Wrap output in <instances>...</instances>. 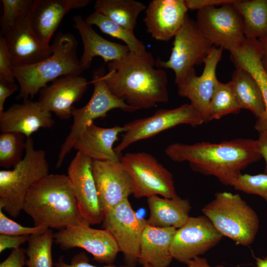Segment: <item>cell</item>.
I'll return each mask as SVG.
<instances>
[{
  "label": "cell",
  "mask_w": 267,
  "mask_h": 267,
  "mask_svg": "<svg viewBox=\"0 0 267 267\" xmlns=\"http://www.w3.org/2000/svg\"><path fill=\"white\" fill-rule=\"evenodd\" d=\"M92 171L104 217L133 193L131 178L120 161L93 160Z\"/></svg>",
  "instance_id": "cell-17"
},
{
  "label": "cell",
  "mask_w": 267,
  "mask_h": 267,
  "mask_svg": "<svg viewBox=\"0 0 267 267\" xmlns=\"http://www.w3.org/2000/svg\"><path fill=\"white\" fill-rule=\"evenodd\" d=\"M188 10L185 0H152L145 9L144 22L152 38L167 42L182 26Z\"/></svg>",
  "instance_id": "cell-20"
},
{
  "label": "cell",
  "mask_w": 267,
  "mask_h": 267,
  "mask_svg": "<svg viewBox=\"0 0 267 267\" xmlns=\"http://www.w3.org/2000/svg\"><path fill=\"white\" fill-rule=\"evenodd\" d=\"M103 227L115 238L128 266L139 260L140 244L146 220L138 217L128 198L109 210L104 215Z\"/></svg>",
  "instance_id": "cell-12"
},
{
  "label": "cell",
  "mask_w": 267,
  "mask_h": 267,
  "mask_svg": "<svg viewBox=\"0 0 267 267\" xmlns=\"http://www.w3.org/2000/svg\"><path fill=\"white\" fill-rule=\"evenodd\" d=\"M51 45L52 53L45 60L28 66H13L19 87L17 99H32L49 82L62 76L83 73L77 55L78 42L74 35L59 32Z\"/></svg>",
  "instance_id": "cell-4"
},
{
  "label": "cell",
  "mask_w": 267,
  "mask_h": 267,
  "mask_svg": "<svg viewBox=\"0 0 267 267\" xmlns=\"http://www.w3.org/2000/svg\"><path fill=\"white\" fill-rule=\"evenodd\" d=\"M231 186L236 190L247 194L259 195L267 203V174L251 175L241 174Z\"/></svg>",
  "instance_id": "cell-36"
},
{
  "label": "cell",
  "mask_w": 267,
  "mask_h": 267,
  "mask_svg": "<svg viewBox=\"0 0 267 267\" xmlns=\"http://www.w3.org/2000/svg\"><path fill=\"white\" fill-rule=\"evenodd\" d=\"M241 110L230 82L222 83L218 80L209 105V122L229 114H237Z\"/></svg>",
  "instance_id": "cell-33"
},
{
  "label": "cell",
  "mask_w": 267,
  "mask_h": 267,
  "mask_svg": "<svg viewBox=\"0 0 267 267\" xmlns=\"http://www.w3.org/2000/svg\"><path fill=\"white\" fill-rule=\"evenodd\" d=\"M54 267H96L89 263V259L84 252L80 253L74 256L70 264L66 263L62 256H60L57 262L54 264ZM101 267H129L128 266L117 267L114 265H107Z\"/></svg>",
  "instance_id": "cell-39"
},
{
  "label": "cell",
  "mask_w": 267,
  "mask_h": 267,
  "mask_svg": "<svg viewBox=\"0 0 267 267\" xmlns=\"http://www.w3.org/2000/svg\"><path fill=\"white\" fill-rule=\"evenodd\" d=\"M11 56L3 37H0V81L15 83Z\"/></svg>",
  "instance_id": "cell-38"
},
{
  "label": "cell",
  "mask_w": 267,
  "mask_h": 267,
  "mask_svg": "<svg viewBox=\"0 0 267 267\" xmlns=\"http://www.w3.org/2000/svg\"><path fill=\"white\" fill-rule=\"evenodd\" d=\"M29 236L0 234V253L7 249H16L27 242Z\"/></svg>",
  "instance_id": "cell-41"
},
{
  "label": "cell",
  "mask_w": 267,
  "mask_h": 267,
  "mask_svg": "<svg viewBox=\"0 0 267 267\" xmlns=\"http://www.w3.org/2000/svg\"><path fill=\"white\" fill-rule=\"evenodd\" d=\"M202 212L223 236L236 244L246 246L254 242L259 228V217L238 194L217 192Z\"/></svg>",
  "instance_id": "cell-6"
},
{
  "label": "cell",
  "mask_w": 267,
  "mask_h": 267,
  "mask_svg": "<svg viewBox=\"0 0 267 267\" xmlns=\"http://www.w3.org/2000/svg\"><path fill=\"white\" fill-rule=\"evenodd\" d=\"M120 161L131 178L135 198L178 196L173 175L151 154L145 152L127 153L121 156Z\"/></svg>",
  "instance_id": "cell-8"
},
{
  "label": "cell",
  "mask_w": 267,
  "mask_h": 267,
  "mask_svg": "<svg viewBox=\"0 0 267 267\" xmlns=\"http://www.w3.org/2000/svg\"><path fill=\"white\" fill-rule=\"evenodd\" d=\"M48 174L46 153L35 148L31 137L26 138L22 160L13 169L0 171V209L11 217H18L30 188Z\"/></svg>",
  "instance_id": "cell-5"
},
{
  "label": "cell",
  "mask_w": 267,
  "mask_h": 267,
  "mask_svg": "<svg viewBox=\"0 0 267 267\" xmlns=\"http://www.w3.org/2000/svg\"><path fill=\"white\" fill-rule=\"evenodd\" d=\"M223 237L204 215L190 217L177 229L170 253L173 259L184 263L205 253L217 245Z\"/></svg>",
  "instance_id": "cell-14"
},
{
  "label": "cell",
  "mask_w": 267,
  "mask_h": 267,
  "mask_svg": "<svg viewBox=\"0 0 267 267\" xmlns=\"http://www.w3.org/2000/svg\"><path fill=\"white\" fill-rule=\"evenodd\" d=\"M123 126L102 128L93 122L87 124L75 142L73 149L83 153L93 160L120 161L121 156L115 151L113 145Z\"/></svg>",
  "instance_id": "cell-24"
},
{
  "label": "cell",
  "mask_w": 267,
  "mask_h": 267,
  "mask_svg": "<svg viewBox=\"0 0 267 267\" xmlns=\"http://www.w3.org/2000/svg\"><path fill=\"white\" fill-rule=\"evenodd\" d=\"M262 53L258 40H248L241 46L230 53V60L235 67H241L248 71L261 90L266 112L255 123V129L259 133L267 130V73L262 63Z\"/></svg>",
  "instance_id": "cell-26"
},
{
  "label": "cell",
  "mask_w": 267,
  "mask_h": 267,
  "mask_svg": "<svg viewBox=\"0 0 267 267\" xmlns=\"http://www.w3.org/2000/svg\"><path fill=\"white\" fill-rule=\"evenodd\" d=\"M0 1L3 6L0 25L4 33L19 18L29 15L34 0H1Z\"/></svg>",
  "instance_id": "cell-35"
},
{
  "label": "cell",
  "mask_w": 267,
  "mask_h": 267,
  "mask_svg": "<svg viewBox=\"0 0 267 267\" xmlns=\"http://www.w3.org/2000/svg\"><path fill=\"white\" fill-rule=\"evenodd\" d=\"M19 88L15 83L0 81V113L4 111L3 106L5 100Z\"/></svg>",
  "instance_id": "cell-43"
},
{
  "label": "cell",
  "mask_w": 267,
  "mask_h": 267,
  "mask_svg": "<svg viewBox=\"0 0 267 267\" xmlns=\"http://www.w3.org/2000/svg\"><path fill=\"white\" fill-rule=\"evenodd\" d=\"M258 41L262 48V63L264 69L267 73V37Z\"/></svg>",
  "instance_id": "cell-46"
},
{
  "label": "cell",
  "mask_w": 267,
  "mask_h": 267,
  "mask_svg": "<svg viewBox=\"0 0 267 267\" xmlns=\"http://www.w3.org/2000/svg\"><path fill=\"white\" fill-rule=\"evenodd\" d=\"M49 228L45 225L23 226L8 218L0 209V234L29 236L45 232Z\"/></svg>",
  "instance_id": "cell-37"
},
{
  "label": "cell",
  "mask_w": 267,
  "mask_h": 267,
  "mask_svg": "<svg viewBox=\"0 0 267 267\" xmlns=\"http://www.w3.org/2000/svg\"><path fill=\"white\" fill-rule=\"evenodd\" d=\"M53 236L54 241L61 249H83L100 263L111 265L120 252L108 230L92 228L86 222L68 226L59 230Z\"/></svg>",
  "instance_id": "cell-13"
},
{
  "label": "cell",
  "mask_w": 267,
  "mask_h": 267,
  "mask_svg": "<svg viewBox=\"0 0 267 267\" xmlns=\"http://www.w3.org/2000/svg\"><path fill=\"white\" fill-rule=\"evenodd\" d=\"M185 264L187 267H212L208 263L205 258L200 256L185 262ZM213 267H225L222 265H219Z\"/></svg>",
  "instance_id": "cell-45"
},
{
  "label": "cell",
  "mask_w": 267,
  "mask_h": 267,
  "mask_svg": "<svg viewBox=\"0 0 267 267\" xmlns=\"http://www.w3.org/2000/svg\"><path fill=\"white\" fill-rule=\"evenodd\" d=\"M142 266L143 267H152L151 266L147 264H144L142 265Z\"/></svg>",
  "instance_id": "cell-48"
},
{
  "label": "cell",
  "mask_w": 267,
  "mask_h": 267,
  "mask_svg": "<svg viewBox=\"0 0 267 267\" xmlns=\"http://www.w3.org/2000/svg\"><path fill=\"white\" fill-rule=\"evenodd\" d=\"M26 137L15 132L0 134V166L4 169L14 167L23 159Z\"/></svg>",
  "instance_id": "cell-34"
},
{
  "label": "cell",
  "mask_w": 267,
  "mask_h": 267,
  "mask_svg": "<svg viewBox=\"0 0 267 267\" xmlns=\"http://www.w3.org/2000/svg\"><path fill=\"white\" fill-rule=\"evenodd\" d=\"M165 153L173 161L188 162L193 171L214 176L224 185L231 186L242 170L262 158L256 140L250 138L219 143L176 142L168 145Z\"/></svg>",
  "instance_id": "cell-1"
},
{
  "label": "cell",
  "mask_w": 267,
  "mask_h": 267,
  "mask_svg": "<svg viewBox=\"0 0 267 267\" xmlns=\"http://www.w3.org/2000/svg\"><path fill=\"white\" fill-rule=\"evenodd\" d=\"M149 217L147 224L157 227H181L190 217L189 201L179 196L173 198L154 195L147 198Z\"/></svg>",
  "instance_id": "cell-27"
},
{
  "label": "cell",
  "mask_w": 267,
  "mask_h": 267,
  "mask_svg": "<svg viewBox=\"0 0 267 267\" xmlns=\"http://www.w3.org/2000/svg\"><path fill=\"white\" fill-rule=\"evenodd\" d=\"M92 161L89 156L77 151L67 169L80 213L90 225L99 224L103 220L92 171Z\"/></svg>",
  "instance_id": "cell-15"
},
{
  "label": "cell",
  "mask_w": 267,
  "mask_h": 267,
  "mask_svg": "<svg viewBox=\"0 0 267 267\" xmlns=\"http://www.w3.org/2000/svg\"><path fill=\"white\" fill-rule=\"evenodd\" d=\"M177 228L157 227L147 224L141 238L138 262L152 267H168L173 258L171 246Z\"/></svg>",
  "instance_id": "cell-25"
},
{
  "label": "cell",
  "mask_w": 267,
  "mask_h": 267,
  "mask_svg": "<svg viewBox=\"0 0 267 267\" xmlns=\"http://www.w3.org/2000/svg\"><path fill=\"white\" fill-rule=\"evenodd\" d=\"M229 81L236 99L241 109L250 111L257 119L266 112L261 90L252 75L246 70L235 67Z\"/></svg>",
  "instance_id": "cell-28"
},
{
  "label": "cell",
  "mask_w": 267,
  "mask_h": 267,
  "mask_svg": "<svg viewBox=\"0 0 267 267\" xmlns=\"http://www.w3.org/2000/svg\"><path fill=\"white\" fill-rule=\"evenodd\" d=\"M26 249H12L10 254L0 264V267H23L26 265Z\"/></svg>",
  "instance_id": "cell-40"
},
{
  "label": "cell",
  "mask_w": 267,
  "mask_h": 267,
  "mask_svg": "<svg viewBox=\"0 0 267 267\" xmlns=\"http://www.w3.org/2000/svg\"><path fill=\"white\" fill-rule=\"evenodd\" d=\"M108 69L104 79L109 89L134 111L169 101L167 73L156 67L151 52L130 51L121 59L109 62Z\"/></svg>",
  "instance_id": "cell-2"
},
{
  "label": "cell",
  "mask_w": 267,
  "mask_h": 267,
  "mask_svg": "<svg viewBox=\"0 0 267 267\" xmlns=\"http://www.w3.org/2000/svg\"><path fill=\"white\" fill-rule=\"evenodd\" d=\"M173 47L168 60L158 57L156 67L173 70L176 84L181 81L194 66L203 63L214 46L200 32L195 21L187 14L174 36Z\"/></svg>",
  "instance_id": "cell-11"
},
{
  "label": "cell",
  "mask_w": 267,
  "mask_h": 267,
  "mask_svg": "<svg viewBox=\"0 0 267 267\" xmlns=\"http://www.w3.org/2000/svg\"><path fill=\"white\" fill-rule=\"evenodd\" d=\"M85 20L88 24L97 26L102 33L124 42L130 52L141 54L146 51L143 43L135 36L133 32L127 30L102 14L94 11Z\"/></svg>",
  "instance_id": "cell-31"
},
{
  "label": "cell",
  "mask_w": 267,
  "mask_h": 267,
  "mask_svg": "<svg viewBox=\"0 0 267 267\" xmlns=\"http://www.w3.org/2000/svg\"><path fill=\"white\" fill-rule=\"evenodd\" d=\"M73 26L78 30L83 42L84 50L80 59L83 72L90 66L93 58L102 57L104 63L118 60L125 56L130 49L126 45L109 41L97 34L80 15L72 17Z\"/></svg>",
  "instance_id": "cell-23"
},
{
  "label": "cell",
  "mask_w": 267,
  "mask_h": 267,
  "mask_svg": "<svg viewBox=\"0 0 267 267\" xmlns=\"http://www.w3.org/2000/svg\"><path fill=\"white\" fill-rule=\"evenodd\" d=\"M105 74L103 67L93 71L91 80L93 90L89 100L81 108L73 107V124L68 135L61 146L57 156V168L62 165L87 124L93 122L94 119L106 117L107 113L112 109L134 112L123 100L117 98L111 92L105 81Z\"/></svg>",
  "instance_id": "cell-7"
},
{
  "label": "cell",
  "mask_w": 267,
  "mask_h": 267,
  "mask_svg": "<svg viewBox=\"0 0 267 267\" xmlns=\"http://www.w3.org/2000/svg\"><path fill=\"white\" fill-rule=\"evenodd\" d=\"M204 123L201 115L190 103L175 108L160 109L152 116L125 124L124 134L114 150L121 157V153L135 142L152 137L178 125H187L196 127Z\"/></svg>",
  "instance_id": "cell-10"
},
{
  "label": "cell",
  "mask_w": 267,
  "mask_h": 267,
  "mask_svg": "<svg viewBox=\"0 0 267 267\" xmlns=\"http://www.w3.org/2000/svg\"><path fill=\"white\" fill-rule=\"evenodd\" d=\"M23 210L34 225L59 230L86 222L78 209L67 175L48 174L35 183L25 199ZM87 223V222H86Z\"/></svg>",
  "instance_id": "cell-3"
},
{
  "label": "cell",
  "mask_w": 267,
  "mask_h": 267,
  "mask_svg": "<svg viewBox=\"0 0 267 267\" xmlns=\"http://www.w3.org/2000/svg\"><path fill=\"white\" fill-rule=\"evenodd\" d=\"M53 235L50 228L43 233L29 235L26 249L27 267H53L51 248Z\"/></svg>",
  "instance_id": "cell-32"
},
{
  "label": "cell",
  "mask_w": 267,
  "mask_h": 267,
  "mask_svg": "<svg viewBox=\"0 0 267 267\" xmlns=\"http://www.w3.org/2000/svg\"><path fill=\"white\" fill-rule=\"evenodd\" d=\"M223 49L213 46L204 61L202 74L197 76L193 69L176 84L178 94L189 100L190 104L201 115L205 123L209 122V105L218 80L216 69Z\"/></svg>",
  "instance_id": "cell-16"
},
{
  "label": "cell",
  "mask_w": 267,
  "mask_h": 267,
  "mask_svg": "<svg viewBox=\"0 0 267 267\" xmlns=\"http://www.w3.org/2000/svg\"><path fill=\"white\" fill-rule=\"evenodd\" d=\"M54 121L51 113L44 110L38 101L27 98L22 103L14 104L0 113L1 133L15 132L26 138L40 128H50Z\"/></svg>",
  "instance_id": "cell-21"
},
{
  "label": "cell",
  "mask_w": 267,
  "mask_h": 267,
  "mask_svg": "<svg viewBox=\"0 0 267 267\" xmlns=\"http://www.w3.org/2000/svg\"><path fill=\"white\" fill-rule=\"evenodd\" d=\"M256 140L258 151L265 161L264 173L267 174V130L259 133V137Z\"/></svg>",
  "instance_id": "cell-44"
},
{
  "label": "cell",
  "mask_w": 267,
  "mask_h": 267,
  "mask_svg": "<svg viewBox=\"0 0 267 267\" xmlns=\"http://www.w3.org/2000/svg\"><path fill=\"white\" fill-rule=\"evenodd\" d=\"M234 2L199 9L195 20L199 31L208 41L214 46L227 50L230 53L241 46L247 40L244 34L242 17L233 4Z\"/></svg>",
  "instance_id": "cell-9"
},
{
  "label": "cell",
  "mask_w": 267,
  "mask_h": 267,
  "mask_svg": "<svg viewBox=\"0 0 267 267\" xmlns=\"http://www.w3.org/2000/svg\"><path fill=\"white\" fill-rule=\"evenodd\" d=\"M88 84L81 75L62 76L40 90L38 101L44 110L53 112L61 119H68L72 117L74 103L82 98Z\"/></svg>",
  "instance_id": "cell-19"
},
{
  "label": "cell",
  "mask_w": 267,
  "mask_h": 267,
  "mask_svg": "<svg viewBox=\"0 0 267 267\" xmlns=\"http://www.w3.org/2000/svg\"><path fill=\"white\" fill-rule=\"evenodd\" d=\"M90 2V0H34L28 18L39 39L49 44L63 17L71 10L84 7Z\"/></svg>",
  "instance_id": "cell-22"
},
{
  "label": "cell",
  "mask_w": 267,
  "mask_h": 267,
  "mask_svg": "<svg viewBox=\"0 0 267 267\" xmlns=\"http://www.w3.org/2000/svg\"><path fill=\"white\" fill-rule=\"evenodd\" d=\"M146 8L134 0H97L94 4V11L133 32L139 15Z\"/></svg>",
  "instance_id": "cell-30"
},
{
  "label": "cell",
  "mask_w": 267,
  "mask_h": 267,
  "mask_svg": "<svg viewBox=\"0 0 267 267\" xmlns=\"http://www.w3.org/2000/svg\"><path fill=\"white\" fill-rule=\"evenodd\" d=\"M4 34L3 37L13 66L34 64L45 60L52 53V45L39 39L28 16L19 18Z\"/></svg>",
  "instance_id": "cell-18"
},
{
  "label": "cell",
  "mask_w": 267,
  "mask_h": 267,
  "mask_svg": "<svg viewBox=\"0 0 267 267\" xmlns=\"http://www.w3.org/2000/svg\"><path fill=\"white\" fill-rule=\"evenodd\" d=\"M233 4L242 17L247 40L267 37V0H235Z\"/></svg>",
  "instance_id": "cell-29"
},
{
  "label": "cell",
  "mask_w": 267,
  "mask_h": 267,
  "mask_svg": "<svg viewBox=\"0 0 267 267\" xmlns=\"http://www.w3.org/2000/svg\"><path fill=\"white\" fill-rule=\"evenodd\" d=\"M254 257L257 267H267V255L263 258Z\"/></svg>",
  "instance_id": "cell-47"
},
{
  "label": "cell",
  "mask_w": 267,
  "mask_h": 267,
  "mask_svg": "<svg viewBox=\"0 0 267 267\" xmlns=\"http://www.w3.org/2000/svg\"><path fill=\"white\" fill-rule=\"evenodd\" d=\"M235 0H185L188 9L197 10L211 6H220L232 3Z\"/></svg>",
  "instance_id": "cell-42"
}]
</instances>
